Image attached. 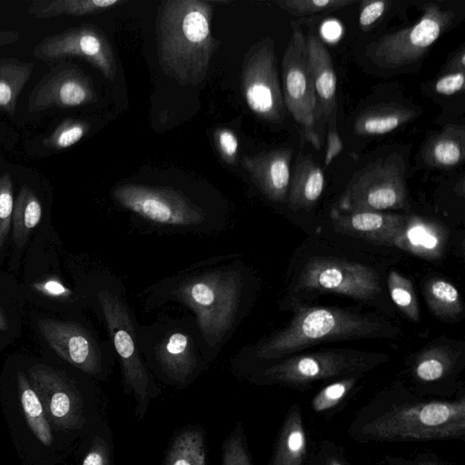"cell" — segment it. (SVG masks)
Listing matches in <instances>:
<instances>
[{"mask_svg": "<svg viewBox=\"0 0 465 465\" xmlns=\"http://www.w3.org/2000/svg\"><path fill=\"white\" fill-rule=\"evenodd\" d=\"M213 5L203 0L161 3L156 19L157 56L163 72L181 85L206 77L219 42L211 32Z\"/></svg>", "mask_w": 465, "mask_h": 465, "instance_id": "obj_3", "label": "cell"}, {"mask_svg": "<svg viewBox=\"0 0 465 465\" xmlns=\"http://www.w3.org/2000/svg\"><path fill=\"white\" fill-rule=\"evenodd\" d=\"M204 432L198 427L181 430L167 449L163 465H206Z\"/></svg>", "mask_w": 465, "mask_h": 465, "instance_id": "obj_28", "label": "cell"}, {"mask_svg": "<svg viewBox=\"0 0 465 465\" xmlns=\"http://www.w3.org/2000/svg\"><path fill=\"white\" fill-rule=\"evenodd\" d=\"M93 294L120 365L124 389L135 400L136 414L143 419L160 390L140 351L138 331L141 322L119 276L109 272L103 276Z\"/></svg>", "mask_w": 465, "mask_h": 465, "instance_id": "obj_5", "label": "cell"}, {"mask_svg": "<svg viewBox=\"0 0 465 465\" xmlns=\"http://www.w3.org/2000/svg\"><path fill=\"white\" fill-rule=\"evenodd\" d=\"M422 9L416 24L388 34L367 47L366 54L376 66L395 70L418 63L455 16L452 10L436 3L425 4Z\"/></svg>", "mask_w": 465, "mask_h": 465, "instance_id": "obj_11", "label": "cell"}, {"mask_svg": "<svg viewBox=\"0 0 465 465\" xmlns=\"http://www.w3.org/2000/svg\"><path fill=\"white\" fill-rule=\"evenodd\" d=\"M81 465H112L110 443L104 437H95L85 452Z\"/></svg>", "mask_w": 465, "mask_h": 465, "instance_id": "obj_40", "label": "cell"}, {"mask_svg": "<svg viewBox=\"0 0 465 465\" xmlns=\"http://www.w3.org/2000/svg\"><path fill=\"white\" fill-rule=\"evenodd\" d=\"M282 61V96L285 108L302 132L304 139L317 150L322 140L316 130L320 115L306 37L296 22Z\"/></svg>", "mask_w": 465, "mask_h": 465, "instance_id": "obj_10", "label": "cell"}, {"mask_svg": "<svg viewBox=\"0 0 465 465\" xmlns=\"http://www.w3.org/2000/svg\"><path fill=\"white\" fill-rule=\"evenodd\" d=\"M423 293L430 312L441 320H454L463 312L458 290L444 279L427 281L423 285Z\"/></svg>", "mask_w": 465, "mask_h": 465, "instance_id": "obj_30", "label": "cell"}, {"mask_svg": "<svg viewBox=\"0 0 465 465\" xmlns=\"http://www.w3.org/2000/svg\"><path fill=\"white\" fill-rule=\"evenodd\" d=\"M395 329L361 313L333 307L298 308L289 323L232 359L240 374L258 362L272 361L325 341L393 335Z\"/></svg>", "mask_w": 465, "mask_h": 465, "instance_id": "obj_2", "label": "cell"}, {"mask_svg": "<svg viewBox=\"0 0 465 465\" xmlns=\"http://www.w3.org/2000/svg\"><path fill=\"white\" fill-rule=\"evenodd\" d=\"M416 111L399 104H381L362 112L354 123L358 135H381L411 121Z\"/></svg>", "mask_w": 465, "mask_h": 465, "instance_id": "obj_25", "label": "cell"}, {"mask_svg": "<svg viewBox=\"0 0 465 465\" xmlns=\"http://www.w3.org/2000/svg\"><path fill=\"white\" fill-rule=\"evenodd\" d=\"M35 58L54 62L67 57L84 59L109 81L116 76V60L104 32L94 25H82L47 35L32 51Z\"/></svg>", "mask_w": 465, "mask_h": 465, "instance_id": "obj_14", "label": "cell"}, {"mask_svg": "<svg viewBox=\"0 0 465 465\" xmlns=\"http://www.w3.org/2000/svg\"><path fill=\"white\" fill-rule=\"evenodd\" d=\"M356 381V376H347L327 385L312 399V409L316 412H323L332 409L346 397Z\"/></svg>", "mask_w": 465, "mask_h": 465, "instance_id": "obj_37", "label": "cell"}, {"mask_svg": "<svg viewBox=\"0 0 465 465\" xmlns=\"http://www.w3.org/2000/svg\"><path fill=\"white\" fill-rule=\"evenodd\" d=\"M390 2L383 0L361 1L359 25L362 30L371 27L388 9Z\"/></svg>", "mask_w": 465, "mask_h": 465, "instance_id": "obj_41", "label": "cell"}, {"mask_svg": "<svg viewBox=\"0 0 465 465\" xmlns=\"http://www.w3.org/2000/svg\"><path fill=\"white\" fill-rule=\"evenodd\" d=\"M7 329V322L3 313L2 308L0 306V331H5Z\"/></svg>", "mask_w": 465, "mask_h": 465, "instance_id": "obj_47", "label": "cell"}, {"mask_svg": "<svg viewBox=\"0 0 465 465\" xmlns=\"http://www.w3.org/2000/svg\"><path fill=\"white\" fill-rule=\"evenodd\" d=\"M401 465H440L436 461L426 460H418L412 461H406Z\"/></svg>", "mask_w": 465, "mask_h": 465, "instance_id": "obj_46", "label": "cell"}, {"mask_svg": "<svg viewBox=\"0 0 465 465\" xmlns=\"http://www.w3.org/2000/svg\"><path fill=\"white\" fill-rule=\"evenodd\" d=\"M14 186L9 173L0 175V251L7 238L14 211Z\"/></svg>", "mask_w": 465, "mask_h": 465, "instance_id": "obj_38", "label": "cell"}, {"mask_svg": "<svg viewBox=\"0 0 465 465\" xmlns=\"http://www.w3.org/2000/svg\"><path fill=\"white\" fill-rule=\"evenodd\" d=\"M406 165L391 153L356 172L337 203L340 212H381L407 205Z\"/></svg>", "mask_w": 465, "mask_h": 465, "instance_id": "obj_9", "label": "cell"}, {"mask_svg": "<svg viewBox=\"0 0 465 465\" xmlns=\"http://www.w3.org/2000/svg\"><path fill=\"white\" fill-rule=\"evenodd\" d=\"M41 334L63 360L92 376L109 372L115 355L110 341L100 342L80 323L52 319L38 321Z\"/></svg>", "mask_w": 465, "mask_h": 465, "instance_id": "obj_13", "label": "cell"}, {"mask_svg": "<svg viewBox=\"0 0 465 465\" xmlns=\"http://www.w3.org/2000/svg\"><path fill=\"white\" fill-rule=\"evenodd\" d=\"M89 129L90 124L86 121L66 118L44 139L43 145L52 150L69 148L82 140Z\"/></svg>", "mask_w": 465, "mask_h": 465, "instance_id": "obj_34", "label": "cell"}, {"mask_svg": "<svg viewBox=\"0 0 465 465\" xmlns=\"http://www.w3.org/2000/svg\"><path fill=\"white\" fill-rule=\"evenodd\" d=\"M320 465H347L346 462L336 455L328 456Z\"/></svg>", "mask_w": 465, "mask_h": 465, "instance_id": "obj_45", "label": "cell"}, {"mask_svg": "<svg viewBox=\"0 0 465 465\" xmlns=\"http://www.w3.org/2000/svg\"><path fill=\"white\" fill-rule=\"evenodd\" d=\"M451 366L452 359L448 351L432 348L422 351L417 357L412 371L419 381L431 382L443 378Z\"/></svg>", "mask_w": 465, "mask_h": 465, "instance_id": "obj_32", "label": "cell"}, {"mask_svg": "<svg viewBox=\"0 0 465 465\" xmlns=\"http://www.w3.org/2000/svg\"><path fill=\"white\" fill-rule=\"evenodd\" d=\"M444 229L435 222L419 216L406 217L393 245L425 259L441 256L445 246Z\"/></svg>", "mask_w": 465, "mask_h": 465, "instance_id": "obj_21", "label": "cell"}, {"mask_svg": "<svg viewBox=\"0 0 465 465\" xmlns=\"http://www.w3.org/2000/svg\"><path fill=\"white\" fill-rule=\"evenodd\" d=\"M20 402L26 422L35 436L45 446L53 442V433L43 405L25 375L17 372Z\"/></svg>", "mask_w": 465, "mask_h": 465, "instance_id": "obj_31", "label": "cell"}, {"mask_svg": "<svg viewBox=\"0 0 465 465\" xmlns=\"http://www.w3.org/2000/svg\"><path fill=\"white\" fill-rule=\"evenodd\" d=\"M241 87L245 103L257 117L272 124L282 122L285 105L271 37L255 43L244 55Z\"/></svg>", "mask_w": 465, "mask_h": 465, "instance_id": "obj_12", "label": "cell"}, {"mask_svg": "<svg viewBox=\"0 0 465 465\" xmlns=\"http://www.w3.org/2000/svg\"><path fill=\"white\" fill-rule=\"evenodd\" d=\"M310 64L312 72L319 114L328 123V150L326 164L341 150V142L337 134L336 74L328 48L318 35L311 30L306 37Z\"/></svg>", "mask_w": 465, "mask_h": 465, "instance_id": "obj_18", "label": "cell"}, {"mask_svg": "<svg viewBox=\"0 0 465 465\" xmlns=\"http://www.w3.org/2000/svg\"><path fill=\"white\" fill-rule=\"evenodd\" d=\"M42 217V205L35 192L26 185L20 188L14 204L13 238L18 247L26 242Z\"/></svg>", "mask_w": 465, "mask_h": 465, "instance_id": "obj_29", "label": "cell"}, {"mask_svg": "<svg viewBox=\"0 0 465 465\" xmlns=\"http://www.w3.org/2000/svg\"><path fill=\"white\" fill-rule=\"evenodd\" d=\"M35 68L34 62H22L15 57L0 59V111L13 115L17 98Z\"/></svg>", "mask_w": 465, "mask_h": 465, "instance_id": "obj_27", "label": "cell"}, {"mask_svg": "<svg viewBox=\"0 0 465 465\" xmlns=\"http://www.w3.org/2000/svg\"><path fill=\"white\" fill-rule=\"evenodd\" d=\"M278 6L295 16H312L329 13L351 5L350 0H282Z\"/></svg>", "mask_w": 465, "mask_h": 465, "instance_id": "obj_35", "label": "cell"}, {"mask_svg": "<svg viewBox=\"0 0 465 465\" xmlns=\"http://www.w3.org/2000/svg\"><path fill=\"white\" fill-rule=\"evenodd\" d=\"M34 288L45 295L55 298L66 299L73 296L71 290L66 288L60 281L56 279H48L34 284Z\"/></svg>", "mask_w": 465, "mask_h": 465, "instance_id": "obj_43", "label": "cell"}, {"mask_svg": "<svg viewBox=\"0 0 465 465\" xmlns=\"http://www.w3.org/2000/svg\"><path fill=\"white\" fill-rule=\"evenodd\" d=\"M123 3L122 0H35L29 5L27 13L39 19L62 15L84 16L105 11Z\"/></svg>", "mask_w": 465, "mask_h": 465, "instance_id": "obj_26", "label": "cell"}, {"mask_svg": "<svg viewBox=\"0 0 465 465\" xmlns=\"http://www.w3.org/2000/svg\"><path fill=\"white\" fill-rule=\"evenodd\" d=\"M465 401H426L394 407L366 422L363 440L424 441L463 438Z\"/></svg>", "mask_w": 465, "mask_h": 465, "instance_id": "obj_7", "label": "cell"}, {"mask_svg": "<svg viewBox=\"0 0 465 465\" xmlns=\"http://www.w3.org/2000/svg\"><path fill=\"white\" fill-rule=\"evenodd\" d=\"M331 217L336 231L386 245H393V242L406 220V216L397 213L340 212L334 208L331 213Z\"/></svg>", "mask_w": 465, "mask_h": 465, "instance_id": "obj_20", "label": "cell"}, {"mask_svg": "<svg viewBox=\"0 0 465 465\" xmlns=\"http://www.w3.org/2000/svg\"><path fill=\"white\" fill-rule=\"evenodd\" d=\"M306 452L307 440L301 408L294 405L285 417L270 465H303Z\"/></svg>", "mask_w": 465, "mask_h": 465, "instance_id": "obj_24", "label": "cell"}, {"mask_svg": "<svg viewBox=\"0 0 465 465\" xmlns=\"http://www.w3.org/2000/svg\"><path fill=\"white\" fill-rule=\"evenodd\" d=\"M324 183V173L312 156H301L290 180L287 196L289 207L293 211L312 208L321 197Z\"/></svg>", "mask_w": 465, "mask_h": 465, "instance_id": "obj_22", "label": "cell"}, {"mask_svg": "<svg viewBox=\"0 0 465 465\" xmlns=\"http://www.w3.org/2000/svg\"><path fill=\"white\" fill-rule=\"evenodd\" d=\"M253 290L240 253L213 256L155 282L143 292V309L177 303L191 312L213 362L243 319Z\"/></svg>", "mask_w": 465, "mask_h": 465, "instance_id": "obj_1", "label": "cell"}, {"mask_svg": "<svg viewBox=\"0 0 465 465\" xmlns=\"http://www.w3.org/2000/svg\"><path fill=\"white\" fill-rule=\"evenodd\" d=\"M97 99L92 79L76 64L60 63L52 67L35 85L27 109L38 113L51 108L85 105Z\"/></svg>", "mask_w": 465, "mask_h": 465, "instance_id": "obj_17", "label": "cell"}, {"mask_svg": "<svg viewBox=\"0 0 465 465\" xmlns=\"http://www.w3.org/2000/svg\"><path fill=\"white\" fill-rule=\"evenodd\" d=\"M113 200L148 230L163 233L215 235L228 228L223 212L213 209L180 188L123 183L111 191Z\"/></svg>", "mask_w": 465, "mask_h": 465, "instance_id": "obj_4", "label": "cell"}, {"mask_svg": "<svg viewBox=\"0 0 465 465\" xmlns=\"http://www.w3.org/2000/svg\"><path fill=\"white\" fill-rule=\"evenodd\" d=\"M465 75L464 70L457 69L440 76L434 84V89L438 94L451 95L464 89Z\"/></svg>", "mask_w": 465, "mask_h": 465, "instance_id": "obj_42", "label": "cell"}, {"mask_svg": "<svg viewBox=\"0 0 465 465\" xmlns=\"http://www.w3.org/2000/svg\"><path fill=\"white\" fill-rule=\"evenodd\" d=\"M213 139L222 160L227 164H235L238 157L239 143L233 131L224 127L218 128L214 131Z\"/></svg>", "mask_w": 465, "mask_h": 465, "instance_id": "obj_39", "label": "cell"}, {"mask_svg": "<svg viewBox=\"0 0 465 465\" xmlns=\"http://www.w3.org/2000/svg\"><path fill=\"white\" fill-rule=\"evenodd\" d=\"M386 359L388 357L383 354L323 350L295 355L264 366H256L242 374L253 384L299 389L331 378L362 373Z\"/></svg>", "mask_w": 465, "mask_h": 465, "instance_id": "obj_8", "label": "cell"}, {"mask_svg": "<svg viewBox=\"0 0 465 465\" xmlns=\"http://www.w3.org/2000/svg\"><path fill=\"white\" fill-rule=\"evenodd\" d=\"M465 157V130L463 125L450 124L433 135L424 145L422 159L431 167L451 168Z\"/></svg>", "mask_w": 465, "mask_h": 465, "instance_id": "obj_23", "label": "cell"}, {"mask_svg": "<svg viewBox=\"0 0 465 465\" xmlns=\"http://www.w3.org/2000/svg\"><path fill=\"white\" fill-rule=\"evenodd\" d=\"M388 289L397 307L409 319L418 322L420 320L419 306L411 281L392 270L388 276Z\"/></svg>", "mask_w": 465, "mask_h": 465, "instance_id": "obj_33", "label": "cell"}, {"mask_svg": "<svg viewBox=\"0 0 465 465\" xmlns=\"http://www.w3.org/2000/svg\"><path fill=\"white\" fill-rule=\"evenodd\" d=\"M292 148H278L241 160L242 168L260 192L274 203L287 202L290 180Z\"/></svg>", "mask_w": 465, "mask_h": 465, "instance_id": "obj_19", "label": "cell"}, {"mask_svg": "<svg viewBox=\"0 0 465 465\" xmlns=\"http://www.w3.org/2000/svg\"><path fill=\"white\" fill-rule=\"evenodd\" d=\"M28 375L48 421L61 430H79L84 426L83 397L66 373L37 364L28 370Z\"/></svg>", "mask_w": 465, "mask_h": 465, "instance_id": "obj_16", "label": "cell"}, {"mask_svg": "<svg viewBox=\"0 0 465 465\" xmlns=\"http://www.w3.org/2000/svg\"><path fill=\"white\" fill-rule=\"evenodd\" d=\"M222 465H252L241 422L235 425L223 443Z\"/></svg>", "mask_w": 465, "mask_h": 465, "instance_id": "obj_36", "label": "cell"}, {"mask_svg": "<svg viewBox=\"0 0 465 465\" xmlns=\"http://www.w3.org/2000/svg\"><path fill=\"white\" fill-rule=\"evenodd\" d=\"M21 34L15 30H0V48L19 41Z\"/></svg>", "mask_w": 465, "mask_h": 465, "instance_id": "obj_44", "label": "cell"}, {"mask_svg": "<svg viewBox=\"0 0 465 465\" xmlns=\"http://www.w3.org/2000/svg\"><path fill=\"white\" fill-rule=\"evenodd\" d=\"M138 341L153 376L169 385L186 387L210 365L203 338L190 314H161L150 323H140Z\"/></svg>", "mask_w": 465, "mask_h": 465, "instance_id": "obj_6", "label": "cell"}, {"mask_svg": "<svg viewBox=\"0 0 465 465\" xmlns=\"http://www.w3.org/2000/svg\"><path fill=\"white\" fill-rule=\"evenodd\" d=\"M298 287L371 300L381 292L377 272L359 262L328 258L310 260L301 272Z\"/></svg>", "mask_w": 465, "mask_h": 465, "instance_id": "obj_15", "label": "cell"}]
</instances>
